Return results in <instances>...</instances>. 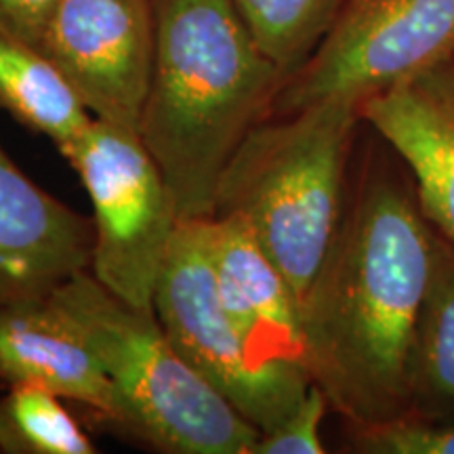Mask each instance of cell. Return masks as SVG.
<instances>
[{
    "mask_svg": "<svg viewBox=\"0 0 454 454\" xmlns=\"http://www.w3.org/2000/svg\"><path fill=\"white\" fill-rule=\"evenodd\" d=\"M440 244L411 198L366 184L301 299L311 381L357 427L404 417Z\"/></svg>",
    "mask_w": 454,
    "mask_h": 454,
    "instance_id": "obj_1",
    "label": "cell"
},
{
    "mask_svg": "<svg viewBox=\"0 0 454 454\" xmlns=\"http://www.w3.org/2000/svg\"><path fill=\"white\" fill-rule=\"evenodd\" d=\"M286 76L231 0H156V55L137 135L179 221L213 219L221 175Z\"/></svg>",
    "mask_w": 454,
    "mask_h": 454,
    "instance_id": "obj_2",
    "label": "cell"
},
{
    "mask_svg": "<svg viewBox=\"0 0 454 454\" xmlns=\"http://www.w3.org/2000/svg\"><path fill=\"white\" fill-rule=\"evenodd\" d=\"M360 106L328 99L280 122H259L227 162L215 217L251 231L291 282L299 301L309 291L340 223V194Z\"/></svg>",
    "mask_w": 454,
    "mask_h": 454,
    "instance_id": "obj_3",
    "label": "cell"
},
{
    "mask_svg": "<svg viewBox=\"0 0 454 454\" xmlns=\"http://www.w3.org/2000/svg\"><path fill=\"white\" fill-rule=\"evenodd\" d=\"M51 299L98 351L124 427L164 452L254 454L261 431L175 349L156 314L114 297L89 270Z\"/></svg>",
    "mask_w": 454,
    "mask_h": 454,
    "instance_id": "obj_4",
    "label": "cell"
},
{
    "mask_svg": "<svg viewBox=\"0 0 454 454\" xmlns=\"http://www.w3.org/2000/svg\"><path fill=\"white\" fill-rule=\"evenodd\" d=\"M208 221H179L154 293V314L175 349L261 434L280 425L308 394L309 374L253 356L221 303Z\"/></svg>",
    "mask_w": 454,
    "mask_h": 454,
    "instance_id": "obj_5",
    "label": "cell"
},
{
    "mask_svg": "<svg viewBox=\"0 0 454 454\" xmlns=\"http://www.w3.org/2000/svg\"><path fill=\"white\" fill-rule=\"evenodd\" d=\"M64 158L93 207L89 271L114 297L154 314L158 276L179 225L160 168L135 130L98 118Z\"/></svg>",
    "mask_w": 454,
    "mask_h": 454,
    "instance_id": "obj_6",
    "label": "cell"
},
{
    "mask_svg": "<svg viewBox=\"0 0 454 454\" xmlns=\"http://www.w3.org/2000/svg\"><path fill=\"white\" fill-rule=\"evenodd\" d=\"M452 53L454 0H343L331 30L276 101L286 114L328 99L360 106Z\"/></svg>",
    "mask_w": 454,
    "mask_h": 454,
    "instance_id": "obj_7",
    "label": "cell"
},
{
    "mask_svg": "<svg viewBox=\"0 0 454 454\" xmlns=\"http://www.w3.org/2000/svg\"><path fill=\"white\" fill-rule=\"evenodd\" d=\"M38 49L93 118L137 133L156 55V0H57Z\"/></svg>",
    "mask_w": 454,
    "mask_h": 454,
    "instance_id": "obj_8",
    "label": "cell"
},
{
    "mask_svg": "<svg viewBox=\"0 0 454 454\" xmlns=\"http://www.w3.org/2000/svg\"><path fill=\"white\" fill-rule=\"evenodd\" d=\"M93 223L51 196L0 145V305L49 297L89 270Z\"/></svg>",
    "mask_w": 454,
    "mask_h": 454,
    "instance_id": "obj_9",
    "label": "cell"
},
{
    "mask_svg": "<svg viewBox=\"0 0 454 454\" xmlns=\"http://www.w3.org/2000/svg\"><path fill=\"white\" fill-rule=\"evenodd\" d=\"M208 242L221 303L247 348L271 368L309 374L301 301L291 282L238 219L213 217Z\"/></svg>",
    "mask_w": 454,
    "mask_h": 454,
    "instance_id": "obj_10",
    "label": "cell"
},
{
    "mask_svg": "<svg viewBox=\"0 0 454 454\" xmlns=\"http://www.w3.org/2000/svg\"><path fill=\"white\" fill-rule=\"evenodd\" d=\"M360 118L411 167L425 215L454 244L452 59L360 101Z\"/></svg>",
    "mask_w": 454,
    "mask_h": 454,
    "instance_id": "obj_11",
    "label": "cell"
},
{
    "mask_svg": "<svg viewBox=\"0 0 454 454\" xmlns=\"http://www.w3.org/2000/svg\"><path fill=\"white\" fill-rule=\"evenodd\" d=\"M0 383L43 385L122 425L98 351L51 294L0 305Z\"/></svg>",
    "mask_w": 454,
    "mask_h": 454,
    "instance_id": "obj_12",
    "label": "cell"
},
{
    "mask_svg": "<svg viewBox=\"0 0 454 454\" xmlns=\"http://www.w3.org/2000/svg\"><path fill=\"white\" fill-rule=\"evenodd\" d=\"M0 110L53 141L64 156L93 122L72 84L34 44L0 30Z\"/></svg>",
    "mask_w": 454,
    "mask_h": 454,
    "instance_id": "obj_13",
    "label": "cell"
},
{
    "mask_svg": "<svg viewBox=\"0 0 454 454\" xmlns=\"http://www.w3.org/2000/svg\"><path fill=\"white\" fill-rule=\"evenodd\" d=\"M253 38L274 64L293 76L309 59L343 0H231Z\"/></svg>",
    "mask_w": 454,
    "mask_h": 454,
    "instance_id": "obj_14",
    "label": "cell"
},
{
    "mask_svg": "<svg viewBox=\"0 0 454 454\" xmlns=\"http://www.w3.org/2000/svg\"><path fill=\"white\" fill-rule=\"evenodd\" d=\"M98 448L61 395L43 385H11L0 400V452L9 454H93Z\"/></svg>",
    "mask_w": 454,
    "mask_h": 454,
    "instance_id": "obj_15",
    "label": "cell"
},
{
    "mask_svg": "<svg viewBox=\"0 0 454 454\" xmlns=\"http://www.w3.org/2000/svg\"><path fill=\"white\" fill-rule=\"evenodd\" d=\"M417 391L454 404V254L440 248L438 270L425 301L414 354Z\"/></svg>",
    "mask_w": 454,
    "mask_h": 454,
    "instance_id": "obj_16",
    "label": "cell"
},
{
    "mask_svg": "<svg viewBox=\"0 0 454 454\" xmlns=\"http://www.w3.org/2000/svg\"><path fill=\"white\" fill-rule=\"evenodd\" d=\"M357 450L371 454H454V427H435L406 417L357 427Z\"/></svg>",
    "mask_w": 454,
    "mask_h": 454,
    "instance_id": "obj_17",
    "label": "cell"
},
{
    "mask_svg": "<svg viewBox=\"0 0 454 454\" xmlns=\"http://www.w3.org/2000/svg\"><path fill=\"white\" fill-rule=\"evenodd\" d=\"M331 402L316 383L309 385L303 400L274 429L263 431L254 454H322V419Z\"/></svg>",
    "mask_w": 454,
    "mask_h": 454,
    "instance_id": "obj_18",
    "label": "cell"
},
{
    "mask_svg": "<svg viewBox=\"0 0 454 454\" xmlns=\"http://www.w3.org/2000/svg\"><path fill=\"white\" fill-rule=\"evenodd\" d=\"M57 0H0V30L38 47Z\"/></svg>",
    "mask_w": 454,
    "mask_h": 454,
    "instance_id": "obj_19",
    "label": "cell"
}]
</instances>
